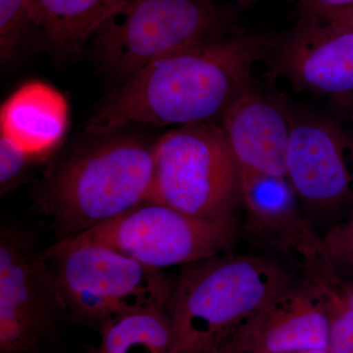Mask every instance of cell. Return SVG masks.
Returning a JSON list of instances; mask_svg holds the SVG:
<instances>
[{
    "label": "cell",
    "instance_id": "cell-13",
    "mask_svg": "<svg viewBox=\"0 0 353 353\" xmlns=\"http://www.w3.org/2000/svg\"><path fill=\"white\" fill-rule=\"evenodd\" d=\"M220 121L239 168L285 176L292 120L284 101L252 82Z\"/></svg>",
    "mask_w": 353,
    "mask_h": 353
},
{
    "label": "cell",
    "instance_id": "cell-22",
    "mask_svg": "<svg viewBox=\"0 0 353 353\" xmlns=\"http://www.w3.org/2000/svg\"><path fill=\"white\" fill-rule=\"evenodd\" d=\"M340 287L343 297L353 310V280L343 282L340 279Z\"/></svg>",
    "mask_w": 353,
    "mask_h": 353
},
{
    "label": "cell",
    "instance_id": "cell-12",
    "mask_svg": "<svg viewBox=\"0 0 353 353\" xmlns=\"http://www.w3.org/2000/svg\"><path fill=\"white\" fill-rule=\"evenodd\" d=\"M329 317L317 282L290 283L228 345L236 353H294L328 348Z\"/></svg>",
    "mask_w": 353,
    "mask_h": 353
},
{
    "label": "cell",
    "instance_id": "cell-11",
    "mask_svg": "<svg viewBox=\"0 0 353 353\" xmlns=\"http://www.w3.org/2000/svg\"><path fill=\"white\" fill-rule=\"evenodd\" d=\"M239 169L248 238L266 250L296 256L303 269L326 259L321 238L304 218L303 203L287 176Z\"/></svg>",
    "mask_w": 353,
    "mask_h": 353
},
{
    "label": "cell",
    "instance_id": "cell-26",
    "mask_svg": "<svg viewBox=\"0 0 353 353\" xmlns=\"http://www.w3.org/2000/svg\"><path fill=\"white\" fill-rule=\"evenodd\" d=\"M236 1L241 2V3H252V2L259 1V0H236Z\"/></svg>",
    "mask_w": 353,
    "mask_h": 353
},
{
    "label": "cell",
    "instance_id": "cell-25",
    "mask_svg": "<svg viewBox=\"0 0 353 353\" xmlns=\"http://www.w3.org/2000/svg\"><path fill=\"white\" fill-rule=\"evenodd\" d=\"M348 110H350V121H352V126L353 130V104L352 106H350Z\"/></svg>",
    "mask_w": 353,
    "mask_h": 353
},
{
    "label": "cell",
    "instance_id": "cell-16",
    "mask_svg": "<svg viewBox=\"0 0 353 353\" xmlns=\"http://www.w3.org/2000/svg\"><path fill=\"white\" fill-rule=\"evenodd\" d=\"M173 327L168 308L139 309L101 323L92 353H170Z\"/></svg>",
    "mask_w": 353,
    "mask_h": 353
},
{
    "label": "cell",
    "instance_id": "cell-2",
    "mask_svg": "<svg viewBox=\"0 0 353 353\" xmlns=\"http://www.w3.org/2000/svg\"><path fill=\"white\" fill-rule=\"evenodd\" d=\"M294 278L266 255L228 252L183 266L168 311L170 353H208L222 347Z\"/></svg>",
    "mask_w": 353,
    "mask_h": 353
},
{
    "label": "cell",
    "instance_id": "cell-10",
    "mask_svg": "<svg viewBox=\"0 0 353 353\" xmlns=\"http://www.w3.org/2000/svg\"><path fill=\"white\" fill-rule=\"evenodd\" d=\"M51 305L65 303L43 257L2 229L0 236V353H26L39 341Z\"/></svg>",
    "mask_w": 353,
    "mask_h": 353
},
{
    "label": "cell",
    "instance_id": "cell-20",
    "mask_svg": "<svg viewBox=\"0 0 353 353\" xmlns=\"http://www.w3.org/2000/svg\"><path fill=\"white\" fill-rule=\"evenodd\" d=\"M304 14H321L353 7V0H299Z\"/></svg>",
    "mask_w": 353,
    "mask_h": 353
},
{
    "label": "cell",
    "instance_id": "cell-5",
    "mask_svg": "<svg viewBox=\"0 0 353 353\" xmlns=\"http://www.w3.org/2000/svg\"><path fill=\"white\" fill-rule=\"evenodd\" d=\"M43 257L65 306L88 320L168 308L175 289L163 271L79 236L62 239Z\"/></svg>",
    "mask_w": 353,
    "mask_h": 353
},
{
    "label": "cell",
    "instance_id": "cell-6",
    "mask_svg": "<svg viewBox=\"0 0 353 353\" xmlns=\"http://www.w3.org/2000/svg\"><path fill=\"white\" fill-rule=\"evenodd\" d=\"M148 202L208 219H234L240 169L216 123L175 127L153 145Z\"/></svg>",
    "mask_w": 353,
    "mask_h": 353
},
{
    "label": "cell",
    "instance_id": "cell-9",
    "mask_svg": "<svg viewBox=\"0 0 353 353\" xmlns=\"http://www.w3.org/2000/svg\"><path fill=\"white\" fill-rule=\"evenodd\" d=\"M272 66L297 92L353 104V32L303 14L270 55Z\"/></svg>",
    "mask_w": 353,
    "mask_h": 353
},
{
    "label": "cell",
    "instance_id": "cell-8",
    "mask_svg": "<svg viewBox=\"0 0 353 353\" xmlns=\"http://www.w3.org/2000/svg\"><path fill=\"white\" fill-rule=\"evenodd\" d=\"M285 176L303 205L334 210L353 201V132L333 120L292 110Z\"/></svg>",
    "mask_w": 353,
    "mask_h": 353
},
{
    "label": "cell",
    "instance_id": "cell-4",
    "mask_svg": "<svg viewBox=\"0 0 353 353\" xmlns=\"http://www.w3.org/2000/svg\"><path fill=\"white\" fill-rule=\"evenodd\" d=\"M213 0H124L92 37L102 69L124 82L153 62L233 34Z\"/></svg>",
    "mask_w": 353,
    "mask_h": 353
},
{
    "label": "cell",
    "instance_id": "cell-17",
    "mask_svg": "<svg viewBox=\"0 0 353 353\" xmlns=\"http://www.w3.org/2000/svg\"><path fill=\"white\" fill-rule=\"evenodd\" d=\"M28 24H32L29 0H0V55H13Z\"/></svg>",
    "mask_w": 353,
    "mask_h": 353
},
{
    "label": "cell",
    "instance_id": "cell-21",
    "mask_svg": "<svg viewBox=\"0 0 353 353\" xmlns=\"http://www.w3.org/2000/svg\"><path fill=\"white\" fill-rule=\"evenodd\" d=\"M304 14V13H303ZM353 32V7L321 14H306Z\"/></svg>",
    "mask_w": 353,
    "mask_h": 353
},
{
    "label": "cell",
    "instance_id": "cell-24",
    "mask_svg": "<svg viewBox=\"0 0 353 353\" xmlns=\"http://www.w3.org/2000/svg\"><path fill=\"white\" fill-rule=\"evenodd\" d=\"M294 353H329L328 350H306V352H299Z\"/></svg>",
    "mask_w": 353,
    "mask_h": 353
},
{
    "label": "cell",
    "instance_id": "cell-15",
    "mask_svg": "<svg viewBox=\"0 0 353 353\" xmlns=\"http://www.w3.org/2000/svg\"><path fill=\"white\" fill-rule=\"evenodd\" d=\"M124 0H29L32 24L60 52H81L99 26Z\"/></svg>",
    "mask_w": 353,
    "mask_h": 353
},
{
    "label": "cell",
    "instance_id": "cell-1",
    "mask_svg": "<svg viewBox=\"0 0 353 353\" xmlns=\"http://www.w3.org/2000/svg\"><path fill=\"white\" fill-rule=\"evenodd\" d=\"M278 39L233 32L161 58L122 82L88 120L85 132L215 123L252 82L253 69L270 57Z\"/></svg>",
    "mask_w": 353,
    "mask_h": 353
},
{
    "label": "cell",
    "instance_id": "cell-3",
    "mask_svg": "<svg viewBox=\"0 0 353 353\" xmlns=\"http://www.w3.org/2000/svg\"><path fill=\"white\" fill-rule=\"evenodd\" d=\"M53 172L43 205L63 239L101 226L150 199L153 145L123 132L88 134Z\"/></svg>",
    "mask_w": 353,
    "mask_h": 353
},
{
    "label": "cell",
    "instance_id": "cell-14",
    "mask_svg": "<svg viewBox=\"0 0 353 353\" xmlns=\"http://www.w3.org/2000/svg\"><path fill=\"white\" fill-rule=\"evenodd\" d=\"M68 125L69 106L64 95L39 81L21 85L0 108V134L37 160L57 148Z\"/></svg>",
    "mask_w": 353,
    "mask_h": 353
},
{
    "label": "cell",
    "instance_id": "cell-23",
    "mask_svg": "<svg viewBox=\"0 0 353 353\" xmlns=\"http://www.w3.org/2000/svg\"><path fill=\"white\" fill-rule=\"evenodd\" d=\"M208 353H236L234 352L233 350H232L231 347H230V345H228V343H225L224 345H222V347L216 348L214 350H211V352H209Z\"/></svg>",
    "mask_w": 353,
    "mask_h": 353
},
{
    "label": "cell",
    "instance_id": "cell-7",
    "mask_svg": "<svg viewBox=\"0 0 353 353\" xmlns=\"http://www.w3.org/2000/svg\"><path fill=\"white\" fill-rule=\"evenodd\" d=\"M238 236L236 219H208L145 202L101 226L78 234L150 268L185 266L229 252Z\"/></svg>",
    "mask_w": 353,
    "mask_h": 353
},
{
    "label": "cell",
    "instance_id": "cell-18",
    "mask_svg": "<svg viewBox=\"0 0 353 353\" xmlns=\"http://www.w3.org/2000/svg\"><path fill=\"white\" fill-rule=\"evenodd\" d=\"M323 250L333 267L353 271V210L321 238Z\"/></svg>",
    "mask_w": 353,
    "mask_h": 353
},
{
    "label": "cell",
    "instance_id": "cell-19",
    "mask_svg": "<svg viewBox=\"0 0 353 353\" xmlns=\"http://www.w3.org/2000/svg\"><path fill=\"white\" fill-rule=\"evenodd\" d=\"M37 159L12 139L0 134V188L1 192L12 189Z\"/></svg>",
    "mask_w": 353,
    "mask_h": 353
}]
</instances>
